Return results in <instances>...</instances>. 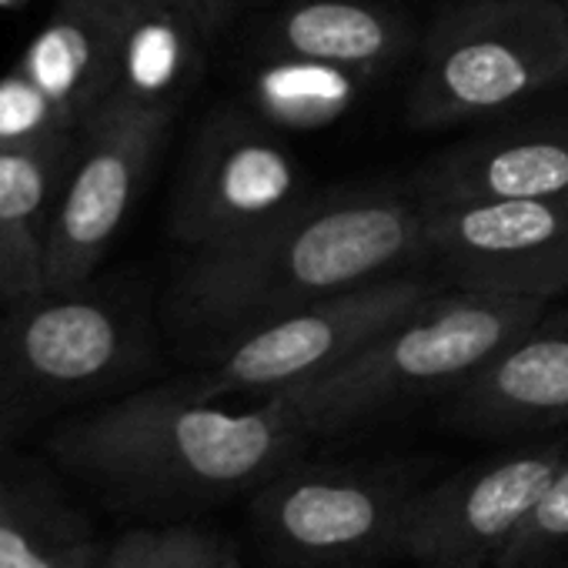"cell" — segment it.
Listing matches in <instances>:
<instances>
[{"label":"cell","mask_w":568,"mask_h":568,"mask_svg":"<svg viewBox=\"0 0 568 568\" xmlns=\"http://www.w3.org/2000/svg\"><path fill=\"white\" fill-rule=\"evenodd\" d=\"M425 257L415 191L342 187L308 194L274 224L227 247L191 251L168 288V322L191 352Z\"/></svg>","instance_id":"1"},{"label":"cell","mask_w":568,"mask_h":568,"mask_svg":"<svg viewBox=\"0 0 568 568\" xmlns=\"http://www.w3.org/2000/svg\"><path fill=\"white\" fill-rule=\"evenodd\" d=\"M44 445L64 475L108 501L178 515L257 491L302 458L312 435L274 398L224 408L168 382L58 422Z\"/></svg>","instance_id":"2"},{"label":"cell","mask_w":568,"mask_h":568,"mask_svg":"<svg viewBox=\"0 0 568 568\" xmlns=\"http://www.w3.org/2000/svg\"><path fill=\"white\" fill-rule=\"evenodd\" d=\"M548 312L545 302L438 288L328 375L274 395L308 435L332 438L462 388Z\"/></svg>","instance_id":"3"},{"label":"cell","mask_w":568,"mask_h":568,"mask_svg":"<svg viewBox=\"0 0 568 568\" xmlns=\"http://www.w3.org/2000/svg\"><path fill=\"white\" fill-rule=\"evenodd\" d=\"M154 365L148 322L94 284L0 305V452L124 392Z\"/></svg>","instance_id":"4"},{"label":"cell","mask_w":568,"mask_h":568,"mask_svg":"<svg viewBox=\"0 0 568 568\" xmlns=\"http://www.w3.org/2000/svg\"><path fill=\"white\" fill-rule=\"evenodd\" d=\"M568 84L565 0H452L425 38L412 128L491 121Z\"/></svg>","instance_id":"5"},{"label":"cell","mask_w":568,"mask_h":568,"mask_svg":"<svg viewBox=\"0 0 568 568\" xmlns=\"http://www.w3.org/2000/svg\"><path fill=\"white\" fill-rule=\"evenodd\" d=\"M435 292L432 277L412 271L358 284L201 352L197 372L178 382L204 402L274 398L328 375Z\"/></svg>","instance_id":"6"},{"label":"cell","mask_w":568,"mask_h":568,"mask_svg":"<svg viewBox=\"0 0 568 568\" xmlns=\"http://www.w3.org/2000/svg\"><path fill=\"white\" fill-rule=\"evenodd\" d=\"M418 488L398 462H292L251 491V528L284 568H358L395 555Z\"/></svg>","instance_id":"7"},{"label":"cell","mask_w":568,"mask_h":568,"mask_svg":"<svg viewBox=\"0 0 568 568\" xmlns=\"http://www.w3.org/2000/svg\"><path fill=\"white\" fill-rule=\"evenodd\" d=\"M308 197L284 134L251 108H221L194 134L171 201V237L187 251L227 247Z\"/></svg>","instance_id":"8"},{"label":"cell","mask_w":568,"mask_h":568,"mask_svg":"<svg viewBox=\"0 0 568 568\" xmlns=\"http://www.w3.org/2000/svg\"><path fill=\"white\" fill-rule=\"evenodd\" d=\"M124 11L128 0H61L0 74V148L78 141L108 101Z\"/></svg>","instance_id":"9"},{"label":"cell","mask_w":568,"mask_h":568,"mask_svg":"<svg viewBox=\"0 0 568 568\" xmlns=\"http://www.w3.org/2000/svg\"><path fill=\"white\" fill-rule=\"evenodd\" d=\"M422 237L425 257L445 271L452 288L545 305L568 295V201L422 204Z\"/></svg>","instance_id":"10"},{"label":"cell","mask_w":568,"mask_h":568,"mask_svg":"<svg viewBox=\"0 0 568 568\" xmlns=\"http://www.w3.org/2000/svg\"><path fill=\"white\" fill-rule=\"evenodd\" d=\"M174 114L98 111L78 134L48 237V292L88 284L154 168Z\"/></svg>","instance_id":"11"},{"label":"cell","mask_w":568,"mask_h":568,"mask_svg":"<svg viewBox=\"0 0 568 568\" xmlns=\"http://www.w3.org/2000/svg\"><path fill=\"white\" fill-rule=\"evenodd\" d=\"M568 445H528L422 485L402 521L395 555L418 568H488L498 561Z\"/></svg>","instance_id":"12"},{"label":"cell","mask_w":568,"mask_h":568,"mask_svg":"<svg viewBox=\"0 0 568 568\" xmlns=\"http://www.w3.org/2000/svg\"><path fill=\"white\" fill-rule=\"evenodd\" d=\"M445 425L478 438H518L568 422V305L548 312L445 395Z\"/></svg>","instance_id":"13"},{"label":"cell","mask_w":568,"mask_h":568,"mask_svg":"<svg viewBox=\"0 0 568 568\" xmlns=\"http://www.w3.org/2000/svg\"><path fill=\"white\" fill-rule=\"evenodd\" d=\"M415 197L568 201V108L518 114L445 148L418 171Z\"/></svg>","instance_id":"14"},{"label":"cell","mask_w":568,"mask_h":568,"mask_svg":"<svg viewBox=\"0 0 568 568\" xmlns=\"http://www.w3.org/2000/svg\"><path fill=\"white\" fill-rule=\"evenodd\" d=\"M211 34L214 31L178 8L158 0H128L114 81L101 111L178 118L204 71V44Z\"/></svg>","instance_id":"15"},{"label":"cell","mask_w":568,"mask_h":568,"mask_svg":"<svg viewBox=\"0 0 568 568\" xmlns=\"http://www.w3.org/2000/svg\"><path fill=\"white\" fill-rule=\"evenodd\" d=\"M74 144L0 148V305L48 292L51 217Z\"/></svg>","instance_id":"16"},{"label":"cell","mask_w":568,"mask_h":568,"mask_svg":"<svg viewBox=\"0 0 568 568\" xmlns=\"http://www.w3.org/2000/svg\"><path fill=\"white\" fill-rule=\"evenodd\" d=\"M261 38L267 54L318 61L375 81L402 61L412 31L375 0H298L277 11Z\"/></svg>","instance_id":"17"},{"label":"cell","mask_w":568,"mask_h":568,"mask_svg":"<svg viewBox=\"0 0 568 568\" xmlns=\"http://www.w3.org/2000/svg\"><path fill=\"white\" fill-rule=\"evenodd\" d=\"M88 518L38 481H0V568H104Z\"/></svg>","instance_id":"18"},{"label":"cell","mask_w":568,"mask_h":568,"mask_svg":"<svg viewBox=\"0 0 568 568\" xmlns=\"http://www.w3.org/2000/svg\"><path fill=\"white\" fill-rule=\"evenodd\" d=\"M368 81L372 78L345 68L267 54L254 71L247 108L277 131L325 128L358 104Z\"/></svg>","instance_id":"19"},{"label":"cell","mask_w":568,"mask_h":568,"mask_svg":"<svg viewBox=\"0 0 568 568\" xmlns=\"http://www.w3.org/2000/svg\"><path fill=\"white\" fill-rule=\"evenodd\" d=\"M104 568H237L224 535L191 525H144L108 545Z\"/></svg>","instance_id":"20"},{"label":"cell","mask_w":568,"mask_h":568,"mask_svg":"<svg viewBox=\"0 0 568 568\" xmlns=\"http://www.w3.org/2000/svg\"><path fill=\"white\" fill-rule=\"evenodd\" d=\"M495 568H568V455L498 555Z\"/></svg>","instance_id":"21"},{"label":"cell","mask_w":568,"mask_h":568,"mask_svg":"<svg viewBox=\"0 0 568 568\" xmlns=\"http://www.w3.org/2000/svg\"><path fill=\"white\" fill-rule=\"evenodd\" d=\"M158 4L178 8V11L191 14L194 21H201L207 31H217L244 4V0H158Z\"/></svg>","instance_id":"22"},{"label":"cell","mask_w":568,"mask_h":568,"mask_svg":"<svg viewBox=\"0 0 568 568\" xmlns=\"http://www.w3.org/2000/svg\"><path fill=\"white\" fill-rule=\"evenodd\" d=\"M24 4H28V0H0V11H18Z\"/></svg>","instance_id":"23"},{"label":"cell","mask_w":568,"mask_h":568,"mask_svg":"<svg viewBox=\"0 0 568 568\" xmlns=\"http://www.w3.org/2000/svg\"><path fill=\"white\" fill-rule=\"evenodd\" d=\"M565 4H568V0H565Z\"/></svg>","instance_id":"24"}]
</instances>
